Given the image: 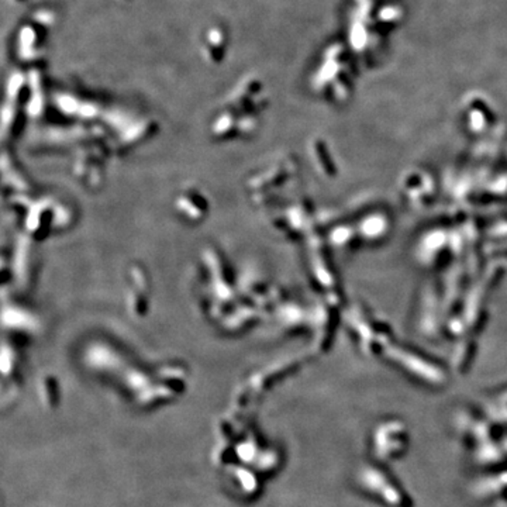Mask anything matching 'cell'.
I'll use <instances>...</instances> for the list:
<instances>
[{
  "mask_svg": "<svg viewBox=\"0 0 507 507\" xmlns=\"http://www.w3.org/2000/svg\"><path fill=\"white\" fill-rule=\"evenodd\" d=\"M176 207L179 213L185 216L188 220L197 221L202 219L206 210H207V202L204 196L195 189H189L182 193L179 199L176 200Z\"/></svg>",
  "mask_w": 507,
  "mask_h": 507,
  "instance_id": "obj_1",
  "label": "cell"
}]
</instances>
